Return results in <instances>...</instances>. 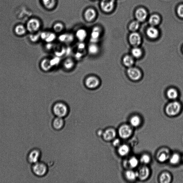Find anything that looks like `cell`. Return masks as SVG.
<instances>
[{
	"mask_svg": "<svg viewBox=\"0 0 183 183\" xmlns=\"http://www.w3.org/2000/svg\"><path fill=\"white\" fill-rule=\"evenodd\" d=\"M113 144L114 146H119L120 144V141L119 139H116L113 141Z\"/></svg>",
	"mask_w": 183,
	"mask_h": 183,
	"instance_id": "43",
	"label": "cell"
},
{
	"mask_svg": "<svg viewBox=\"0 0 183 183\" xmlns=\"http://www.w3.org/2000/svg\"><path fill=\"white\" fill-rule=\"evenodd\" d=\"M15 31L17 35H22L25 34L26 29L22 25H18L15 27Z\"/></svg>",
	"mask_w": 183,
	"mask_h": 183,
	"instance_id": "34",
	"label": "cell"
},
{
	"mask_svg": "<svg viewBox=\"0 0 183 183\" xmlns=\"http://www.w3.org/2000/svg\"><path fill=\"white\" fill-rule=\"evenodd\" d=\"M42 153L41 149L35 148L31 149L27 154V159L28 162L31 164L39 162L41 160Z\"/></svg>",
	"mask_w": 183,
	"mask_h": 183,
	"instance_id": "3",
	"label": "cell"
},
{
	"mask_svg": "<svg viewBox=\"0 0 183 183\" xmlns=\"http://www.w3.org/2000/svg\"><path fill=\"white\" fill-rule=\"evenodd\" d=\"M128 164L131 168H134L139 165V161L136 157H132L129 159Z\"/></svg>",
	"mask_w": 183,
	"mask_h": 183,
	"instance_id": "37",
	"label": "cell"
},
{
	"mask_svg": "<svg viewBox=\"0 0 183 183\" xmlns=\"http://www.w3.org/2000/svg\"><path fill=\"white\" fill-rule=\"evenodd\" d=\"M127 74L129 77L133 80H138L141 78L142 74L138 68L131 67L127 70Z\"/></svg>",
	"mask_w": 183,
	"mask_h": 183,
	"instance_id": "8",
	"label": "cell"
},
{
	"mask_svg": "<svg viewBox=\"0 0 183 183\" xmlns=\"http://www.w3.org/2000/svg\"><path fill=\"white\" fill-rule=\"evenodd\" d=\"M75 63L74 61L71 58H67L65 60L64 63V67L66 70H70L74 67Z\"/></svg>",
	"mask_w": 183,
	"mask_h": 183,
	"instance_id": "31",
	"label": "cell"
},
{
	"mask_svg": "<svg viewBox=\"0 0 183 183\" xmlns=\"http://www.w3.org/2000/svg\"><path fill=\"white\" fill-rule=\"evenodd\" d=\"M180 158L179 155L178 153H175L170 157V162L172 165L178 164L180 162Z\"/></svg>",
	"mask_w": 183,
	"mask_h": 183,
	"instance_id": "36",
	"label": "cell"
},
{
	"mask_svg": "<svg viewBox=\"0 0 183 183\" xmlns=\"http://www.w3.org/2000/svg\"><path fill=\"white\" fill-rule=\"evenodd\" d=\"M116 133L115 130L112 128H109L106 129L103 131L102 138L104 141H110L115 139Z\"/></svg>",
	"mask_w": 183,
	"mask_h": 183,
	"instance_id": "11",
	"label": "cell"
},
{
	"mask_svg": "<svg viewBox=\"0 0 183 183\" xmlns=\"http://www.w3.org/2000/svg\"><path fill=\"white\" fill-rule=\"evenodd\" d=\"M170 157V152L166 149H161L157 154V158L161 162H164L166 161Z\"/></svg>",
	"mask_w": 183,
	"mask_h": 183,
	"instance_id": "17",
	"label": "cell"
},
{
	"mask_svg": "<svg viewBox=\"0 0 183 183\" xmlns=\"http://www.w3.org/2000/svg\"><path fill=\"white\" fill-rule=\"evenodd\" d=\"M123 62L125 66L129 68L131 67L134 64V58L132 56L127 55L123 58Z\"/></svg>",
	"mask_w": 183,
	"mask_h": 183,
	"instance_id": "24",
	"label": "cell"
},
{
	"mask_svg": "<svg viewBox=\"0 0 183 183\" xmlns=\"http://www.w3.org/2000/svg\"><path fill=\"white\" fill-rule=\"evenodd\" d=\"M115 0H102L101 3L102 9L106 13H109L113 10L115 7Z\"/></svg>",
	"mask_w": 183,
	"mask_h": 183,
	"instance_id": "7",
	"label": "cell"
},
{
	"mask_svg": "<svg viewBox=\"0 0 183 183\" xmlns=\"http://www.w3.org/2000/svg\"><path fill=\"white\" fill-rule=\"evenodd\" d=\"M146 33L147 36L152 39H155L158 37L159 33L158 29L154 26H151L147 29Z\"/></svg>",
	"mask_w": 183,
	"mask_h": 183,
	"instance_id": "19",
	"label": "cell"
},
{
	"mask_svg": "<svg viewBox=\"0 0 183 183\" xmlns=\"http://www.w3.org/2000/svg\"><path fill=\"white\" fill-rule=\"evenodd\" d=\"M64 120L63 118L56 117L52 122V126L56 130H60L62 129L64 127Z\"/></svg>",
	"mask_w": 183,
	"mask_h": 183,
	"instance_id": "14",
	"label": "cell"
},
{
	"mask_svg": "<svg viewBox=\"0 0 183 183\" xmlns=\"http://www.w3.org/2000/svg\"><path fill=\"white\" fill-rule=\"evenodd\" d=\"M99 79L95 76H90L87 78L85 81L86 86L90 89H94L99 86Z\"/></svg>",
	"mask_w": 183,
	"mask_h": 183,
	"instance_id": "5",
	"label": "cell"
},
{
	"mask_svg": "<svg viewBox=\"0 0 183 183\" xmlns=\"http://www.w3.org/2000/svg\"><path fill=\"white\" fill-rule=\"evenodd\" d=\"M131 125L134 127H137L140 125L141 120L140 117L137 116H133L130 120Z\"/></svg>",
	"mask_w": 183,
	"mask_h": 183,
	"instance_id": "32",
	"label": "cell"
},
{
	"mask_svg": "<svg viewBox=\"0 0 183 183\" xmlns=\"http://www.w3.org/2000/svg\"><path fill=\"white\" fill-rule=\"evenodd\" d=\"M82 56V54L78 52L76 54V57L78 59L81 58Z\"/></svg>",
	"mask_w": 183,
	"mask_h": 183,
	"instance_id": "45",
	"label": "cell"
},
{
	"mask_svg": "<svg viewBox=\"0 0 183 183\" xmlns=\"http://www.w3.org/2000/svg\"><path fill=\"white\" fill-rule=\"evenodd\" d=\"M138 173V178L142 181L147 179L150 174V171L147 167H143L139 170Z\"/></svg>",
	"mask_w": 183,
	"mask_h": 183,
	"instance_id": "16",
	"label": "cell"
},
{
	"mask_svg": "<svg viewBox=\"0 0 183 183\" xmlns=\"http://www.w3.org/2000/svg\"><path fill=\"white\" fill-rule=\"evenodd\" d=\"M40 38V33L32 34H31L30 36H29V38H30L31 41L33 42H37Z\"/></svg>",
	"mask_w": 183,
	"mask_h": 183,
	"instance_id": "40",
	"label": "cell"
},
{
	"mask_svg": "<svg viewBox=\"0 0 183 183\" xmlns=\"http://www.w3.org/2000/svg\"><path fill=\"white\" fill-rule=\"evenodd\" d=\"M139 22L138 21H132L129 25V28L130 31L132 32H135L139 27Z\"/></svg>",
	"mask_w": 183,
	"mask_h": 183,
	"instance_id": "35",
	"label": "cell"
},
{
	"mask_svg": "<svg viewBox=\"0 0 183 183\" xmlns=\"http://www.w3.org/2000/svg\"><path fill=\"white\" fill-rule=\"evenodd\" d=\"M142 163L145 164H148L150 162L151 158L149 155L145 154L142 155L140 159Z\"/></svg>",
	"mask_w": 183,
	"mask_h": 183,
	"instance_id": "39",
	"label": "cell"
},
{
	"mask_svg": "<svg viewBox=\"0 0 183 183\" xmlns=\"http://www.w3.org/2000/svg\"><path fill=\"white\" fill-rule=\"evenodd\" d=\"M41 67L44 71L47 72L53 67L51 64L50 60L48 59H45L41 63Z\"/></svg>",
	"mask_w": 183,
	"mask_h": 183,
	"instance_id": "22",
	"label": "cell"
},
{
	"mask_svg": "<svg viewBox=\"0 0 183 183\" xmlns=\"http://www.w3.org/2000/svg\"><path fill=\"white\" fill-rule=\"evenodd\" d=\"M41 27V23L38 19H31L28 21L27 24V29L29 32L34 33L38 31Z\"/></svg>",
	"mask_w": 183,
	"mask_h": 183,
	"instance_id": "6",
	"label": "cell"
},
{
	"mask_svg": "<svg viewBox=\"0 0 183 183\" xmlns=\"http://www.w3.org/2000/svg\"><path fill=\"white\" fill-rule=\"evenodd\" d=\"M87 35V33L86 30L82 28L79 29L77 31L76 33L77 38L80 42H83L85 40Z\"/></svg>",
	"mask_w": 183,
	"mask_h": 183,
	"instance_id": "21",
	"label": "cell"
},
{
	"mask_svg": "<svg viewBox=\"0 0 183 183\" xmlns=\"http://www.w3.org/2000/svg\"><path fill=\"white\" fill-rule=\"evenodd\" d=\"M44 6L48 9H52L56 5V0H42Z\"/></svg>",
	"mask_w": 183,
	"mask_h": 183,
	"instance_id": "30",
	"label": "cell"
},
{
	"mask_svg": "<svg viewBox=\"0 0 183 183\" xmlns=\"http://www.w3.org/2000/svg\"><path fill=\"white\" fill-rule=\"evenodd\" d=\"M101 30L99 27L96 26L92 29L91 34L90 41L92 43L97 42L101 35Z\"/></svg>",
	"mask_w": 183,
	"mask_h": 183,
	"instance_id": "15",
	"label": "cell"
},
{
	"mask_svg": "<svg viewBox=\"0 0 183 183\" xmlns=\"http://www.w3.org/2000/svg\"><path fill=\"white\" fill-rule=\"evenodd\" d=\"M88 50L90 54L95 55L98 54L100 49L99 47L96 43H92L88 46Z\"/></svg>",
	"mask_w": 183,
	"mask_h": 183,
	"instance_id": "26",
	"label": "cell"
},
{
	"mask_svg": "<svg viewBox=\"0 0 183 183\" xmlns=\"http://www.w3.org/2000/svg\"><path fill=\"white\" fill-rule=\"evenodd\" d=\"M60 57L58 56L55 57L50 60L51 64L53 67L57 66L60 64Z\"/></svg>",
	"mask_w": 183,
	"mask_h": 183,
	"instance_id": "41",
	"label": "cell"
},
{
	"mask_svg": "<svg viewBox=\"0 0 183 183\" xmlns=\"http://www.w3.org/2000/svg\"><path fill=\"white\" fill-rule=\"evenodd\" d=\"M52 112L56 117L65 118L69 113V109L66 104L62 102L55 103L52 108Z\"/></svg>",
	"mask_w": 183,
	"mask_h": 183,
	"instance_id": "2",
	"label": "cell"
},
{
	"mask_svg": "<svg viewBox=\"0 0 183 183\" xmlns=\"http://www.w3.org/2000/svg\"><path fill=\"white\" fill-rule=\"evenodd\" d=\"M41 38L47 43H52L56 38L55 33L49 31H43L40 33Z\"/></svg>",
	"mask_w": 183,
	"mask_h": 183,
	"instance_id": "13",
	"label": "cell"
},
{
	"mask_svg": "<svg viewBox=\"0 0 183 183\" xmlns=\"http://www.w3.org/2000/svg\"><path fill=\"white\" fill-rule=\"evenodd\" d=\"M177 12L179 16L183 18V5L179 6L177 9Z\"/></svg>",
	"mask_w": 183,
	"mask_h": 183,
	"instance_id": "42",
	"label": "cell"
},
{
	"mask_svg": "<svg viewBox=\"0 0 183 183\" xmlns=\"http://www.w3.org/2000/svg\"><path fill=\"white\" fill-rule=\"evenodd\" d=\"M78 46V48L80 50H82L84 49L85 46V44L83 43H80Z\"/></svg>",
	"mask_w": 183,
	"mask_h": 183,
	"instance_id": "44",
	"label": "cell"
},
{
	"mask_svg": "<svg viewBox=\"0 0 183 183\" xmlns=\"http://www.w3.org/2000/svg\"><path fill=\"white\" fill-rule=\"evenodd\" d=\"M147 15L146 10L143 8H140L136 11V18L139 22H143L147 18Z\"/></svg>",
	"mask_w": 183,
	"mask_h": 183,
	"instance_id": "12",
	"label": "cell"
},
{
	"mask_svg": "<svg viewBox=\"0 0 183 183\" xmlns=\"http://www.w3.org/2000/svg\"><path fill=\"white\" fill-rule=\"evenodd\" d=\"M181 109V106L179 102L174 101L168 104L166 109L167 114L170 116H176L179 113Z\"/></svg>",
	"mask_w": 183,
	"mask_h": 183,
	"instance_id": "4",
	"label": "cell"
},
{
	"mask_svg": "<svg viewBox=\"0 0 183 183\" xmlns=\"http://www.w3.org/2000/svg\"></svg>",
	"mask_w": 183,
	"mask_h": 183,
	"instance_id": "47",
	"label": "cell"
},
{
	"mask_svg": "<svg viewBox=\"0 0 183 183\" xmlns=\"http://www.w3.org/2000/svg\"><path fill=\"white\" fill-rule=\"evenodd\" d=\"M125 176L128 180L134 181L138 178V173L137 172H135L133 171L129 170L126 172Z\"/></svg>",
	"mask_w": 183,
	"mask_h": 183,
	"instance_id": "29",
	"label": "cell"
},
{
	"mask_svg": "<svg viewBox=\"0 0 183 183\" xmlns=\"http://www.w3.org/2000/svg\"><path fill=\"white\" fill-rule=\"evenodd\" d=\"M132 133V129L127 125L122 126L119 130V135L121 138L127 139L131 136Z\"/></svg>",
	"mask_w": 183,
	"mask_h": 183,
	"instance_id": "9",
	"label": "cell"
},
{
	"mask_svg": "<svg viewBox=\"0 0 183 183\" xmlns=\"http://www.w3.org/2000/svg\"><path fill=\"white\" fill-rule=\"evenodd\" d=\"M182 50H183V47Z\"/></svg>",
	"mask_w": 183,
	"mask_h": 183,
	"instance_id": "46",
	"label": "cell"
},
{
	"mask_svg": "<svg viewBox=\"0 0 183 183\" xmlns=\"http://www.w3.org/2000/svg\"><path fill=\"white\" fill-rule=\"evenodd\" d=\"M131 54L134 58H139L142 56V51L138 47H134L131 50Z\"/></svg>",
	"mask_w": 183,
	"mask_h": 183,
	"instance_id": "28",
	"label": "cell"
},
{
	"mask_svg": "<svg viewBox=\"0 0 183 183\" xmlns=\"http://www.w3.org/2000/svg\"><path fill=\"white\" fill-rule=\"evenodd\" d=\"M31 170L34 175L38 178H43L48 174V168L46 163L39 161L32 164Z\"/></svg>",
	"mask_w": 183,
	"mask_h": 183,
	"instance_id": "1",
	"label": "cell"
},
{
	"mask_svg": "<svg viewBox=\"0 0 183 183\" xmlns=\"http://www.w3.org/2000/svg\"><path fill=\"white\" fill-rule=\"evenodd\" d=\"M129 152V148L127 145H120L118 149V153L120 156H125L127 155Z\"/></svg>",
	"mask_w": 183,
	"mask_h": 183,
	"instance_id": "27",
	"label": "cell"
},
{
	"mask_svg": "<svg viewBox=\"0 0 183 183\" xmlns=\"http://www.w3.org/2000/svg\"><path fill=\"white\" fill-rule=\"evenodd\" d=\"M160 17L157 15L154 14L151 15L149 19V23L152 26H156L160 23Z\"/></svg>",
	"mask_w": 183,
	"mask_h": 183,
	"instance_id": "23",
	"label": "cell"
},
{
	"mask_svg": "<svg viewBox=\"0 0 183 183\" xmlns=\"http://www.w3.org/2000/svg\"><path fill=\"white\" fill-rule=\"evenodd\" d=\"M96 13L95 10L90 8L86 10L84 14V17L88 21H91L95 18Z\"/></svg>",
	"mask_w": 183,
	"mask_h": 183,
	"instance_id": "18",
	"label": "cell"
},
{
	"mask_svg": "<svg viewBox=\"0 0 183 183\" xmlns=\"http://www.w3.org/2000/svg\"><path fill=\"white\" fill-rule=\"evenodd\" d=\"M74 35L71 33H64L59 37V40L61 42L68 43L72 42L74 40Z\"/></svg>",
	"mask_w": 183,
	"mask_h": 183,
	"instance_id": "20",
	"label": "cell"
},
{
	"mask_svg": "<svg viewBox=\"0 0 183 183\" xmlns=\"http://www.w3.org/2000/svg\"><path fill=\"white\" fill-rule=\"evenodd\" d=\"M129 39L130 43L134 47H138L142 42L141 35L136 31L131 33L129 35Z\"/></svg>",
	"mask_w": 183,
	"mask_h": 183,
	"instance_id": "10",
	"label": "cell"
},
{
	"mask_svg": "<svg viewBox=\"0 0 183 183\" xmlns=\"http://www.w3.org/2000/svg\"><path fill=\"white\" fill-rule=\"evenodd\" d=\"M167 95L169 99L172 100H176L178 96V92L174 88H171L167 91Z\"/></svg>",
	"mask_w": 183,
	"mask_h": 183,
	"instance_id": "25",
	"label": "cell"
},
{
	"mask_svg": "<svg viewBox=\"0 0 183 183\" xmlns=\"http://www.w3.org/2000/svg\"><path fill=\"white\" fill-rule=\"evenodd\" d=\"M171 176L168 173L165 172L161 175L160 177V182L162 183H168L170 182Z\"/></svg>",
	"mask_w": 183,
	"mask_h": 183,
	"instance_id": "33",
	"label": "cell"
},
{
	"mask_svg": "<svg viewBox=\"0 0 183 183\" xmlns=\"http://www.w3.org/2000/svg\"><path fill=\"white\" fill-rule=\"evenodd\" d=\"M64 29V25L60 23H57L55 24L54 26V30L55 32L56 33L61 32Z\"/></svg>",
	"mask_w": 183,
	"mask_h": 183,
	"instance_id": "38",
	"label": "cell"
}]
</instances>
